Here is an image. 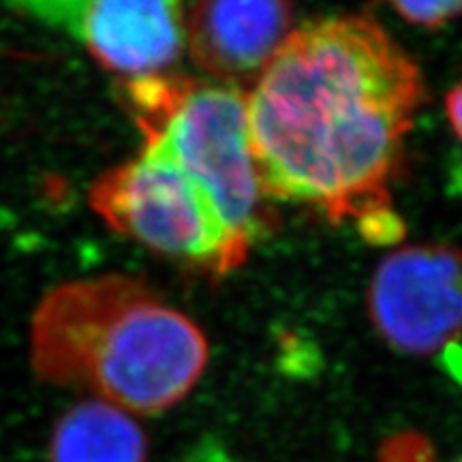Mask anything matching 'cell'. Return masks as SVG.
Instances as JSON below:
<instances>
[{"label":"cell","mask_w":462,"mask_h":462,"mask_svg":"<svg viewBox=\"0 0 462 462\" xmlns=\"http://www.w3.org/2000/svg\"><path fill=\"white\" fill-rule=\"evenodd\" d=\"M421 101L418 65L374 20L298 28L246 92L263 195L356 221L371 242L394 240L402 221L388 189Z\"/></svg>","instance_id":"1"},{"label":"cell","mask_w":462,"mask_h":462,"mask_svg":"<svg viewBox=\"0 0 462 462\" xmlns=\"http://www.w3.org/2000/svg\"><path fill=\"white\" fill-rule=\"evenodd\" d=\"M208 340L182 310L125 274L62 282L31 321L39 379L88 390L131 415H159L198 385Z\"/></svg>","instance_id":"2"},{"label":"cell","mask_w":462,"mask_h":462,"mask_svg":"<svg viewBox=\"0 0 462 462\" xmlns=\"http://www.w3.org/2000/svg\"><path fill=\"white\" fill-rule=\"evenodd\" d=\"M123 103L146 146L198 184L242 255L265 223L263 190L248 146L246 92L180 75L125 79Z\"/></svg>","instance_id":"3"},{"label":"cell","mask_w":462,"mask_h":462,"mask_svg":"<svg viewBox=\"0 0 462 462\" xmlns=\"http://www.w3.org/2000/svg\"><path fill=\"white\" fill-rule=\"evenodd\" d=\"M92 210L116 234L159 255L227 274L245 262L198 184L159 148L103 171L92 182Z\"/></svg>","instance_id":"4"},{"label":"cell","mask_w":462,"mask_h":462,"mask_svg":"<svg viewBox=\"0 0 462 462\" xmlns=\"http://www.w3.org/2000/svg\"><path fill=\"white\" fill-rule=\"evenodd\" d=\"M374 330L407 356L443 354L462 340V253L409 245L390 253L368 287Z\"/></svg>","instance_id":"5"},{"label":"cell","mask_w":462,"mask_h":462,"mask_svg":"<svg viewBox=\"0 0 462 462\" xmlns=\"http://www.w3.org/2000/svg\"><path fill=\"white\" fill-rule=\"evenodd\" d=\"M17 9L73 34L126 79L161 75L184 50V5L176 0H48Z\"/></svg>","instance_id":"6"},{"label":"cell","mask_w":462,"mask_h":462,"mask_svg":"<svg viewBox=\"0 0 462 462\" xmlns=\"http://www.w3.org/2000/svg\"><path fill=\"white\" fill-rule=\"evenodd\" d=\"M293 22L289 3L206 0L184 7V45L206 75L245 92L285 45Z\"/></svg>","instance_id":"7"},{"label":"cell","mask_w":462,"mask_h":462,"mask_svg":"<svg viewBox=\"0 0 462 462\" xmlns=\"http://www.w3.org/2000/svg\"><path fill=\"white\" fill-rule=\"evenodd\" d=\"M50 462H148V437L131 413L86 398L56 420Z\"/></svg>","instance_id":"8"},{"label":"cell","mask_w":462,"mask_h":462,"mask_svg":"<svg viewBox=\"0 0 462 462\" xmlns=\"http://www.w3.org/2000/svg\"><path fill=\"white\" fill-rule=\"evenodd\" d=\"M392 11H396L409 24L421 26V28H441L449 24V22L458 20L462 15V0H429V3H411V0H404V3H394Z\"/></svg>","instance_id":"9"},{"label":"cell","mask_w":462,"mask_h":462,"mask_svg":"<svg viewBox=\"0 0 462 462\" xmlns=\"http://www.w3.org/2000/svg\"><path fill=\"white\" fill-rule=\"evenodd\" d=\"M383 462H430V448L426 446L424 439L415 435L396 437L388 443L381 456Z\"/></svg>","instance_id":"10"},{"label":"cell","mask_w":462,"mask_h":462,"mask_svg":"<svg viewBox=\"0 0 462 462\" xmlns=\"http://www.w3.org/2000/svg\"><path fill=\"white\" fill-rule=\"evenodd\" d=\"M446 112L449 118V125L458 135V140L462 142V79L458 84L449 90L448 99H446Z\"/></svg>","instance_id":"11"},{"label":"cell","mask_w":462,"mask_h":462,"mask_svg":"<svg viewBox=\"0 0 462 462\" xmlns=\"http://www.w3.org/2000/svg\"><path fill=\"white\" fill-rule=\"evenodd\" d=\"M441 364H443V368L448 371L449 377L456 379L462 385V340L452 346H448V349L443 351Z\"/></svg>","instance_id":"12"},{"label":"cell","mask_w":462,"mask_h":462,"mask_svg":"<svg viewBox=\"0 0 462 462\" xmlns=\"http://www.w3.org/2000/svg\"><path fill=\"white\" fill-rule=\"evenodd\" d=\"M452 462H462V456H460V458H456V460H452Z\"/></svg>","instance_id":"13"}]
</instances>
